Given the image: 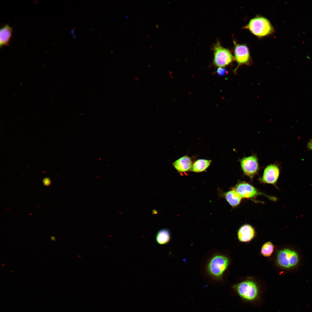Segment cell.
Returning <instances> with one entry per match:
<instances>
[{
	"label": "cell",
	"instance_id": "1",
	"mask_svg": "<svg viewBox=\"0 0 312 312\" xmlns=\"http://www.w3.org/2000/svg\"><path fill=\"white\" fill-rule=\"evenodd\" d=\"M232 288L235 294L243 302L256 306L262 304L264 294L254 281L245 280L234 285Z\"/></svg>",
	"mask_w": 312,
	"mask_h": 312
},
{
	"label": "cell",
	"instance_id": "2",
	"mask_svg": "<svg viewBox=\"0 0 312 312\" xmlns=\"http://www.w3.org/2000/svg\"><path fill=\"white\" fill-rule=\"evenodd\" d=\"M229 263L228 257L220 253H216L209 260L206 266V271L213 279L220 281L222 279L224 273Z\"/></svg>",
	"mask_w": 312,
	"mask_h": 312
},
{
	"label": "cell",
	"instance_id": "3",
	"mask_svg": "<svg viewBox=\"0 0 312 312\" xmlns=\"http://www.w3.org/2000/svg\"><path fill=\"white\" fill-rule=\"evenodd\" d=\"M245 28L259 37H263L270 34L274 31L270 21L267 18L261 16L251 19Z\"/></svg>",
	"mask_w": 312,
	"mask_h": 312
},
{
	"label": "cell",
	"instance_id": "4",
	"mask_svg": "<svg viewBox=\"0 0 312 312\" xmlns=\"http://www.w3.org/2000/svg\"><path fill=\"white\" fill-rule=\"evenodd\" d=\"M276 260L278 265L286 269H291L296 266L299 262V257L295 250L285 248L278 252Z\"/></svg>",
	"mask_w": 312,
	"mask_h": 312
},
{
	"label": "cell",
	"instance_id": "5",
	"mask_svg": "<svg viewBox=\"0 0 312 312\" xmlns=\"http://www.w3.org/2000/svg\"><path fill=\"white\" fill-rule=\"evenodd\" d=\"M213 63L216 66L223 67L229 64L233 60V57L228 49L223 47L217 41L213 47Z\"/></svg>",
	"mask_w": 312,
	"mask_h": 312
},
{
	"label": "cell",
	"instance_id": "6",
	"mask_svg": "<svg viewBox=\"0 0 312 312\" xmlns=\"http://www.w3.org/2000/svg\"><path fill=\"white\" fill-rule=\"evenodd\" d=\"M237 192L242 198L252 199L259 195L265 196L270 200L276 201L277 198L264 194L251 184L245 182H240L233 188Z\"/></svg>",
	"mask_w": 312,
	"mask_h": 312
},
{
	"label": "cell",
	"instance_id": "7",
	"mask_svg": "<svg viewBox=\"0 0 312 312\" xmlns=\"http://www.w3.org/2000/svg\"><path fill=\"white\" fill-rule=\"evenodd\" d=\"M244 174L251 179L258 172L259 166L258 159L255 155L244 157L239 159Z\"/></svg>",
	"mask_w": 312,
	"mask_h": 312
},
{
	"label": "cell",
	"instance_id": "8",
	"mask_svg": "<svg viewBox=\"0 0 312 312\" xmlns=\"http://www.w3.org/2000/svg\"><path fill=\"white\" fill-rule=\"evenodd\" d=\"M280 169L276 163L270 164L264 170L262 176L259 180L261 183L275 185L279 178Z\"/></svg>",
	"mask_w": 312,
	"mask_h": 312
},
{
	"label": "cell",
	"instance_id": "9",
	"mask_svg": "<svg viewBox=\"0 0 312 312\" xmlns=\"http://www.w3.org/2000/svg\"><path fill=\"white\" fill-rule=\"evenodd\" d=\"M233 42L234 57L238 65L248 63L250 56L248 47L245 45L237 44L235 41Z\"/></svg>",
	"mask_w": 312,
	"mask_h": 312
},
{
	"label": "cell",
	"instance_id": "10",
	"mask_svg": "<svg viewBox=\"0 0 312 312\" xmlns=\"http://www.w3.org/2000/svg\"><path fill=\"white\" fill-rule=\"evenodd\" d=\"M193 163L192 158L185 155L177 159L172 164L179 172H183L191 171Z\"/></svg>",
	"mask_w": 312,
	"mask_h": 312
},
{
	"label": "cell",
	"instance_id": "11",
	"mask_svg": "<svg viewBox=\"0 0 312 312\" xmlns=\"http://www.w3.org/2000/svg\"><path fill=\"white\" fill-rule=\"evenodd\" d=\"M255 234V230L253 227L248 224H244L239 229L238 233V237L239 240L242 242H246L251 240L254 237Z\"/></svg>",
	"mask_w": 312,
	"mask_h": 312
},
{
	"label": "cell",
	"instance_id": "12",
	"mask_svg": "<svg viewBox=\"0 0 312 312\" xmlns=\"http://www.w3.org/2000/svg\"><path fill=\"white\" fill-rule=\"evenodd\" d=\"M13 30L11 27L6 24L3 26L0 31V47L9 46L12 36Z\"/></svg>",
	"mask_w": 312,
	"mask_h": 312
},
{
	"label": "cell",
	"instance_id": "13",
	"mask_svg": "<svg viewBox=\"0 0 312 312\" xmlns=\"http://www.w3.org/2000/svg\"><path fill=\"white\" fill-rule=\"evenodd\" d=\"M223 195L230 205L233 207L239 205L242 198L240 195L233 189L224 193Z\"/></svg>",
	"mask_w": 312,
	"mask_h": 312
},
{
	"label": "cell",
	"instance_id": "14",
	"mask_svg": "<svg viewBox=\"0 0 312 312\" xmlns=\"http://www.w3.org/2000/svg\"><path fill=\"white\" fill-rule=\"evenodd\" d=\"M212 160L205 159H198L194 163L191 171L200 172L205 171L210 165Z\"/></svg>",
	"mask_w": 312,
	"mask_h": 312
},
{
	"label": "cell",
	"instance_id": "15",
	"mask_svg": "<svg viewBox=\"0 0 312 312\" xmlns=\"http://www.w3.org/2000/svg\"><path fill=\"white\" fill-rule=\"evenodd\" d=\"M171 235L169 231L166 229H162L157 233L156 236V241L160 245H164L170 241Z\"/></svg>",
	"mask_w": 312,
	"mask_h": 312
},
{
	"label": "cell",
	"instance_id": "16",
	"mask_svg": "<svg viewBox=\"0 0 312 312\" xmlns=\"http://www.w3.org/2000/svg\"><path fill=\"white\" fill-rule=\"evenodd\" d=\"M274 246L270 242L265 243L262 246L261 253L264 257L270 256L273 252Z\"/></svg>",
	"mask_w": 312,
	"mask_h": 312
},
{
	"label": "cell",
	"instance_id": "17",
	"mask_svg": "<svg viewBox=\"0 0 312 312\" xmlns=\"http://www.w3.org/2000/svg\"><path fill=\"white\" fill-rule=\"evenodd\" d=\"M216 72L219 75L222 76L226 74L227 71L223 67H219L217 70Z\"/></svg>",
	"mask_w": 312,
	"mask_h": 312
},
{
	"label": "cell",
	"instance_id": "18",
	"mask_svg": "<svg viewBox=\"0 0 312 312\" xmlns=\"http://www.w3.org/2000/svg\"><path fill=\"white\" fill-rule=\"evenodd\" d=\"M43 182L44 185L48 186L50 184V181L49 179L46 178L44 179Z\"/></svg>",
	"mask_w": 312,
	"mask_h": 312
},
{
	"label": "cell",
	"instance_id": "19",
	"mask_svg": "<svg viewBox=\"0 0 312 312\" xmlns=\"http://www.w3.org/2000/svg\"><path fill=\"white\" fill-rule=\"evenodd\" d=\"M307 148L309 150L312 151V139H310L308 142Z\"/></svg>",
	"mask_w": 312,
	"mask_h": 312
},
{
	"label": "cell",
	"instance_id": "20",
	"mask_svg": "<svg viewBox=\"0 0 312 312\" xmlns=\"http://www.w3.org/2000/svg\"><path fill=\"white\" fill-rule=\"evenodd\" d=\"M51 239L53 241H55L56 240V238L53 236H51Z\"/></svg>",
	"mask_w": 312,
	"mask_h": 312
},
{
	"label": "cell",
	"instance_id": "21",
	"mask_svg": "<svg viewBox=\"0 0 312 312\" xmlns=\"http://www.w3.org/2000/svg\"><path fill=\"white\" fill-rule=\"evenodd\" d=\"M77 38V35L73 34L72 35V38L73 39H75Z\"/></svg>",
	"mask_w": 312,
	"mask_h": 312
},
{
	"label": "cell",
	"instance_id": "22",
	"mask_svg": "<svg viewBox=\"0 0 312 312\" xmlns=\"http://www.w3.org/2000/svg\"><path fill=\"white\" fill-rule=\"evenodd\" d=\"M75 29H72L70 31V33L72 34H74Z\"/></svg>",
	"mask_w": 312,
	"mask_h": 312
}]
</instances>
